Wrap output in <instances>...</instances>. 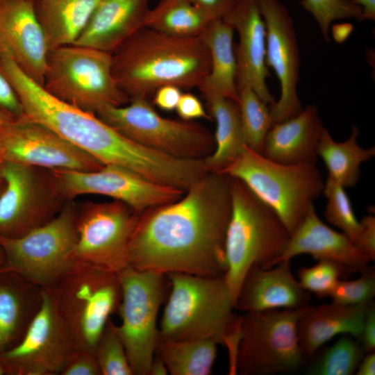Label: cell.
I'll list each match as a JSON object with an SVG mask.
<instances>
[{
  "instance_id": "obj_1",
  "label": "cell",
  "mask_w": 375,
  "mask_h": 375,
  "mask_svg": "<svg viewBox=\"0 0 375 375\" xmlns=\"http://www.w3.org/2000/svg\"><path fill=\"white\" fill-rule=\"evenodd\" d=\"M231 212L229 176L206 172L178 199L140 214L128 245L129 265L164 274L224 276Z\"/></svg>"
},
{
  "instance_id": "obj_2",
  "label": "cell",
  "mask_w": 375,
  "mask_h": 375,
  "mask_svg": "<svg viewBox=\"0 0 375 375\" xmlns=\"http://www.w3.org/2000/svg\"><path fill=\"white\" fill-rule=\"evenodd\" d=\"M210 71L201 35L177 36L143 27L112 53V72L129 98H146L159 88H198Z\"/></svg>"
},
{
  "instance_id": "obj_3",
  "label": "cell",
  "mask_w": 375,
  "mask_h": 375,
  "mask_svg": "<svg viewBox=\"0 0 375 375\" xmlns=\"http://www.w3.org/2000/svg\"><path fill=\"white\" fill-rule=\"evenodd\" d=\"M0 67L14 87L25 115L51 128L103 165L141 172L150 151L127 138L96 115L61 101L30 78L8 56L0 54Z\"/></svg>"
},
{
  "instance_id": "obj_4",
  "label": "cell",
  "mask_w": 375,
  "mask_h": 375,
  "mask_svg": "<svg viewBox=\"0 0 375 375\" xmlns=\"http://www.w3.org/2000/svg\"><path fill=\"white\" fill-rule=\"evenodd\" d=\"M169 292L159 335L168 340H212L226 344L237 333L240 317L224 276L166 274Z\"/></svg>"
},
{
  "instance_id": "obj_5",
  "label": "cell",
  "mask_w": 375,
  "mask_h": 375,
  "mask_svg": "<svg viewBox=\"0 0 375 375\" xmlns=\"http://www.w3.org/2000/svg\"><path fill=\"white\" fill-rule=\"evenodd\" d=\"M229 189L231 212L225 237L224 278L235 305L248 270L253 265L274 266L291 235L276 212L241 180L229 176Z\"/></svg>"
},
{
  "instance_id": "obj_6",
  "label": "cell",
  "mask_w": 375,
  "mask_h": 375,
  "mask_svg": "<svg viewBox=\"0 0 375 375\" xmlns=\"http://www.w3.org/2000/svg\"><path fill=\"white\" fill-rule=\"evenodd\" d=\"M219 174L244 183L276 212L290 235L322 194L325 183L316 165L281 164L246 145L235 160Z\"/></svg>"
},
{
  "instance_id": "obj_7",
  "label": "cell",
  "mask_w": 375,
  "mask_h": 375,
  "mask_svg": "<svg viewBox=\"0 0 375 375\" xmlns=\"http://www.w3.org/2000/svg\"><path fill=\"white\" fill-rule=\"evenodd\" d=\"M55 304L77 348L94 352L122 297L119 273L75 260L50 287Z\"/></svg>"
},
{
  "instance_id": "obj_8",
  "label": "cell",
  "mask_w": 375,
  "mask_h": 375,
  "mask_svg": "<svg viewBox=\"0 0 375 375\" xmlns=\"http://www.w3.org/2000/svg\"><path fill=\"white\" fill-rule=\"evenodd\" d=\"M43 88L51 96L97 115L128 103L112 72V53L70 44L49 51Z\"/></svg>"
},
{
  "instance_id": "obj_9",
  "label": "cell",
  "mask_w": 375,
  "mask_h": 375,
  "mask_svg": "<svg viewBox=\"0 0 375 375\" xmlns=\"http://www.w3.org/2000/svg\"><path fill=\"white\" fill-rule=\"evenodd\" d=\"M77 205L67 201L49 222L17 238L0 235V271L17 273L42 288L51 286L75 262Z\"/></svg>"
},
{
  "instance_id": "obj_10",
  "label": "cell",
  "mask_w": 375,
  "mask_h": 375,
  "mask_svg": "<svg viewBox=\"0 0 375 375\" xmlns=\"http://www.w3.org/2000/svg\"><path fill=\"white\" fill-rule=\"evenodd\" d=\"M96 115L127 138L174 158L204 159L215 148L214 135L208 128L192 121L164 117L146 98L107 107Z\"/></svg>"
},
{
  "instance_id": "obj_11",
  "label": "cell",
  "mask_w": 375,
  "mask_h": 375,
  "mask_svg": "<svg viewBox=\"0 0 375 375\" xmlns=\"http://www.w3.org/2000/svg\"><path fill=\"white\" fill-rule=\"evenodd\" d=\"M299 309L244 312L232 367L240 375L290 374L306 359L298 339Z\"/></svg>"
},
{
  "instance_id": "obj_12",
  "label": "cell",
  "mask_w": 375,
  "mask_h": 375,
  "mask_svg": "<svg viewBox=\"0 0 375 375\" xmlns=\"http://www.w3.org/2000/svg\"><path fill=\"white\" fill-rule=\"evenodd\" d=\"M122 297L117 333L133 375H149L159 331L160 306L169 292L166 274L136 269L130 265L119 272Z\"/></svg>"
},
{
  "instance_id": "obj_13",
  "label": "cell",
  "mask_w": 375,
  "mask_h": 375,
  "mask_svg": "<svg viewBox=\"0 0 375 375\" xmlns=\"http://www.w3.org/2000/svg\"><path fill=\"white\" fill-rule=\"evenodd\" d=\"M0 235L17 238L49 222L65 201L49 170L3 161Z\"/></svg>"
},
{
  "instance_id": "obj_14",
  "label": "cell",
  "mask_w": 375,
  "mask_h": 375,
  "mask_svg": "<svg viewBox=\"0 0 375 375\" xmlns=\"http://www.w3.org/2000/svg\"><path fill=\"white\" fill-rule=\"evenodd\" d=\"M140 214L117 200L77 206L75 260L117 273L128 266V245Z\"/></svg>"
},
{
  "instance_id": "obj_15",
  "label": "cell",
  "mask_w": 375,
  "mask_h": 375,
  "mask_svg": "<svg viewBox=\"0 0 375 375\" xmlns=\"http://www.w3.org/2000/svg\"><path fill=\"white\" fill-rule=\"evenodd\" d=\"M50 172L58 192L65 201L84 194L103 195L122 201L139 213L174 201L185 193L116 165H103L92 171Z\"/></svg>"
},
{
  "instance_id": "obj_16",
  "label": "cell",
  "mask_w": 375,
  "mask_h": 375,
  "mask_svg": "<svg viewBox=\"0 0 375 375\" xmlns=\"http://www.w3.org/2000/svg\"><path fill=\"white\" fill-rule=\"evenodd\" d=\"M42 289L40 308L24 337L0 355L6 375L59 374L77 348L49 291Z\"/></svg>"
},
{
  "instance_id": "obj_17",
  "label": "cell",
  "mask_w": 375,
  "mask_h": 375,
  "mask_svg": "<svg viewBox=\"0 0 375 375\" xmlns=\"http://www.w3.org/2000/svg\"><path fill=\"white\" fill-rule=\"evenodd\" d=\"M3 161L49 171H92L103 165L51 128L26 115L0 128Z\"/></svg>"
},
{
  "instance_id": "obj_18",
  "label": "cell",
  "mask_w": 375,
  "mask_h": 375,
  "mask_svg": "<svg viewBox=\"0 0 375 375\" xmlns=\"http://www.w3.org/2000/svg\"><path fill=\"white\" fill-rule=\"evenodd\" d=\"M266 30L265 62L280 83L281 95L268 106L273 124L297 115L303 107L297 93L301 65L292 18L279 0H257Z\"/></svg>"
},
{
  "instance_id": "obj_19",
  "label": "cell",
  "mask_w": 375,
  "mask_h": 375,
  "mask_svg": "<svg viewBox=\"0 0 375 375\" xmlns=\"http://www.w3.org/2000/svg\"><path fill=\"white\" fill-rule=\"evenodd\" d=\"M48 53L34 0H0V54L43 86Z\"/></svg>"
},
{
  "instance_id": "obj_20",
  "label": "cell",
  "mask_w": 375,
  "mask_h": 375,
  "mask_svg": "<svg viewBox=\"0 0 375 375\" xmlns=\"http://www.w3.org/2000/svg\"><path fill=\"white\" fill-rule=\"evenodd\" d=\"M237 31L239 42L234 46L236 86L249 85L268 106L275 103L267 79L270 76L265 62L266 30L257 0H238L223 18Z\"/></svg>"
},
{
  "instance_id": "obj_21",
  "label": "cell",
  "mask_w": 375,
  "mask_h": 375,
  "mask_svg": "<svg viewBox=\"0 0 375 375\" xmlns=\"http://www.w3.org/2000/svg\"><path fill=\"white\" fill-rule=\"evenodd\" d=\"M310 299L294 276L290 260H283L267 268L253 265L242 281L235 309L244 312L299 309Z\"/></svg>"
},
{
  "instance_id": "obj_22",
  "label": "cell",
  "mask_w": 375,
  "mask_h": 375,
  "mask_svg": "<svg viewBox=\"0 0 375 375\" xmlns=\"http://www.w3.org/2000/svg\"><path fill=\"white\" fill-rule=\"evenodd\" d=\"M301 254H310L318 260L335 262L347 273H360L369 262L345 234L332 229L319 219L314 206L291 235L284 252L275 265Z\"/></svg>"
},
{
  "instance_id": "obj_23",
  "label": "cell",
  "mask_w": 375,
  "mask_h": 375,
  "mask_svg": "<svg viewBox=\"0 0 375 375\" xmlns=\"http://www.w3.org/2000/svg\"><path fill=\"white\" fill-rule=\"evenodd\" d=\"M150 0H99L73 44L112 53L144 27Z\"/></svg>"
},
{
  "instance_id": "obj_24",
  "label": "cell",
  "mask_w": 375,
  "mask_h": 375,
  "mask_svg": "<svg viewBox=\"0 0 375 375\" xmlns=\"http://www.w3.org/2000/svg\"><path fill=\"white\" fill-rule=\"evenodd\" d=\"M324 129L317 106L308 105L297 115L272 124L261 154L285 165H316L317 144Z\"/></svg>"
},
{
  "instance_id": "obj_25",
  "label": "cell",
  "mask_w": 375,
  "mask_h": 375,
  "mask_svg": "<svg viewBox=\"0 0 375 375\" xmlns=\"http://www.w3.org/2000/svg\"><path fill=\"white\" fill-rule=\"evenodd\" d=\"M368 305L345 306L332 302L303 307L297 330L305 358H311L337 335H349L358 339Z\"/></svg>"
},
{
  "instance_id": "obj_26",
  "label": "cell",
  "mask_w": 375,
  "mask_h": 375,
  "mask_svg": "<svg viewBox=\"0 0 375 375\" xmlns=\"http://www.w3.org/2000/svg\"><path fill=\"white\" fill-rule=\"evenodd\" d=\"M43 289L21 275L0 271V355L17 345L39 310Z\"/></svg>"
},
{
  "instance_id": "obj_27",
  "label": "cell",
  "mask_w": 375,
  "mask_h": 375,
  "mask_svg": "<svg viewBox=\"0 0 375 375\" xmlns=\"http://www.w3.org/2000/svg\"><path fill=\"white\" fill-rule=\"evenodd\" d=\"M234 29L222 18L212 19L201 36L210 55V71L202 85V94L210 93L238 102Z\"/></svg>"
},
{
  "instance_id": "obj_28",
  "label": "cell",
  "mask_w": 375,
  "mask_h": 375,
  "mask_svg": "<svg viewBox=\"0 0 375 375\" xmlns=\"http://www.w3.org/2000/svg\"><path fill=\"white\" fill-rule=\"evenodd\" d=\"M99 0H34V9L49 51L73 44Z\"/></svg>"
},
{
  "instance_id": "obj_29",
  "label": "cell",
  "mask_w": 375,
  "mask_h": 375,
  "mask_svg": "<svg viewBox=\"0 0 375 375\" xmlns=\"http://www.w3.org/2000/svg\"><path fill=\"white\" fill-rule=\"evenodd\" d=\"M208 115L216 123L215 148L203 159L208 172L220 173L238 156L245 146L238 102L217 94H202Z\"/></svg>"
},
{
  "instance_id": "obj_30",
  "label": "cell",
  "mask_w": 375,
  "mask_h": 375,
  "mask_svg": "<svg viewBox=\"0 0 375 375\" xmlns=\"http://www.w3.org/2000/svg\"><path fill=\"white\" fill-rule=\"evenodd\" d=\"M359 129L353 126L349 138L335 141L324 128L317 144V152L324 161L328 178L342 187L352 188L358 182L360 165L375 155L374 147L365 149L358 142Z\"/></svg>"
},
{
  "instance_id": "obj_31",
  "label": "cell",
  "mask_w": 375,
  "mask_h": 375,
  "mask_svg": "<svg viewBox=\"0 0 375 375\" xmlns=\"http://www.w3.org/2000/svg\"><path fill=\"white\" fill-rule=\"evenodd\" d=\"M218 343L212 340H168L158 336L155 355L171 375H209Z\"/></svg>"
},
{
  "instance_id": "obj_32",
  "label": "cell",
  "mask_w": 375,
  "mask_h": 375,
  "mask_svg": "<svg viewBox=\"0 0 375 375\" xmlns=\"http://www.w3.org/2000/svg\"><path fill=\"white\" fill-rule=\"evenodd\" d=\"M212 19L190 0H160L149 9L144 27L173 35L197 36Z\"/></svg>"
},
{
  "instance_id": "obj_33",
  "label": "cell",
  "mask_w": 375,
  "mask_h": 375,
  "mask_svg": "<svg viewBox=\"0 0 375 375\" xmlns=\"http://www.w3.org/2000/svg\"><path fill=\"white\" fill-rule=\"evenodd\" d=\"M238 104L245 145L262 153L273 122L269 106L247 84L237 88Z\"/></svg>"
},
{
  "instance_id": "obj_34",
  "label": "cell",
  "mask_w": 375,
  "mask_h": 375,
  "mask_svg": "<svg viewBox=\"0 0 375 375\" xmlns=\"http://www.w3.org/2000/svg\"><path fill=\"white\" fill-rule=\"evenodd\" d=\"M365 351L358 340L342 335L331 346L322 351L308 368L310 375H351L364 356Z\"/></svg>"
},
{
  "instance_id": "obj_35",
  "label": "cell",
  "mask_w": 375,
  "mask_h": 375,
  "mask_svg": "<svg viewBox=\"0 0 375 375\" xmlns=\"http://www.w3.org/2000/svg\"><path fill=\"white\" fill-rule=\"evenodd\" d=\"M101 375H133L124 344L111 319L94 349Z\"/></svg>"
},
{
  "instance_id": "obj_36",
  "label": "cell",
  "mask_w": 375,
  "mask_h": 375,
  "mask_svg": "<svg viewBox=\"0 0 375 375\" xmlns=\"http://www.w3.org/2000/svg\"><path fill=\"white\" fill-rule=\"evenodd\" d=\"M326 199L324 217L331 225L339 228L352 242L361 228L344 188L327 178L323 190Z\"/></svg>"
},
{
  "instance_id": "obj_37",
  "label": "cell",
  "mask_w": 375,
  "mask_h": 375,
  "mask_svg": "<svg viewBox=\"0 0 375 375\" xmlns=\"http://www.w3.org/2000/svg\"><path fill=\"white\" fill-rule=\"evenodd\" d=\"M345 273V269L340 264L319 260L313 266L301 267L297 272V280L305 291L313 293L319 298H324L331 296Z\"/></svg>"
},
{
  "instance_id": "obj_38",
  "label": "cell",
  "mask_w": 375,
  "mask_h": 375,
  "mask_svg": "<svg viewBox=\"0 0 375 375\" xmlns=\"http://www.w3.org/2000/svg\"><path fill=\"white\" fill-rule=\"evenodd\" d=\"M301 4L312 15L327 42L330 41L329 30L335 20L354 18L363 21L361 8L349 0H301Z\"/></svg>"
},
{
  "instance_id": "obj_39",
  "label": "cell",
  "mask_w": 375,
  "mask_h": 375,
  "mask_svg": "<svg viewBox=\"0 0 375 375\" xmlns=\"http://www.w3.org/2000/svg\"><path fill=\"white\" fill-rule=\"evenodd\" d=\"M353 280L340 279L330 297L332 302L345 306H367L375 296V271L367 267Z\"/></svg>"
},
{
  "instance_id": "obj_40",
  "label": "cell",
  "mask_w": 375,
  "mask_h": 375,
  "mask_svg": "<svg viewBox=\"0 0 375 375\" xmlns=\"http://www.w3.org/2000/svg\"><path fill=\"white\" fill-rule=\"evenodd\" d=\"M60 375H101L93 351L76 348L69 355Z\"/></svg>"
},
{
  "instance_id": "obj_41",
  "label": "cell",
  "mask_w": 375,
  "mask_h": 375,
  "mask_svg": "<svg viewBox=\"0 0 375 375\" xmlns=\"http://www.w3.org/2000/svg\"><path fill=\"white\" fill-rule=\"evenodd\" d=\"M0 115L10 120L17 119L26 115L14 87L1 67Z\"/></svg>"
},
{
  "instance_id": "obj_42",
  "label": "cell",
  "mask_w": 375,
  "mask_h": 375,
  "mask_svg": "<svg viewBox=\"0 0 375 375\" xmlns=\"http://www.w3.org/2000/svg\"><path fill=\"white\" fill-rule=\"evenodd\" d=\"M360 222L361 228L353 243L369 261H374L375 217L372 215L365 216Z\"/></svg>"
},
{
  "instance_id": "obj_43",
  "label": "cell",
  "mask_w": 375,
  "mask_h": 375,
  "mask_svg": "<svg viewBox=\"0 0 375 375\" xmlns=\"http://www.w3.org/2000/svg\"><path fill=\"white\" fill-rule=\"evenodd\" d=\"M176 111L181 119L192 121L200 118H209L201 101L194 94L182 92Z\"/></svg>"
},
{
  "instance_id": "obj_44",
  "label": "cell",
  "mask_w": 375,
  "mask_h": 375,
  "mask_svg": "<svg viewBox=\"0 0 375 375\" xmlns=\"http://www.w3.org/2000/svg\"><path fill=\"white\" fill-rule=\"evenodd\" d=\"M365 353L374 352L375 350V305L370 303L365 315L362 328L357 339Z\"/></svg>"
},
{
  "instance_id": "obj_45",
  "label": "cell",
  "mask_w": 375,
  "mask_h": 375,
  "mask_svg": "<svg viewBox=\"0 0 375 375\" xmlns=\"http://www.w3.org/2000/svg\"><path fill=\"white\" fill-rule=\"evenodd\" d=\"M181 89L174 85L159 88L153 94V103L161 110L172 111L176 109L181 96Z\"/></svg>"
},
{
  "instance_id": "obj_46",
  "label": "cell",
  "mask_w": 375,
  "mask_h": 375,
  "mask_svg": "<svg viewBox=\"0 0 375 375\" xmlns=\"http://www.w3.org/2000/svg\"><path fill=\"white\" fill-rule=\"evenodd\" d=\"M211 19L224 18L232 10L238 0H190Z\"/></svg>"
},
{
  "instance_id": "obj_47",
  "label": "cell",
  "mask_w": 375,
  "mask_h": 375,
  "mask_svg": "<svg viewBox=\"0 0 375 375\" xmlns=\"http://www.w3.org/2000/svg\"><path fill=\"white\" fill-rule=\"evenodd\" d=\"M357 375H374L375 374V353L374 352L367 353L364 356L356 371Z\"/></svg>"
},
{
  "instance_id": "obj_48",
  "label": "cell",
  "mask_w": 375,
  "mask_h": 375,
  "mask_svg": "<svg viewBox=\"0 0 375 375\" xmlns=\"http://www.w3.org/2000/svg\"><path fill=\"white\" fill-rule=\"evenodd\" d=\"M362 9L363 20L375 19V0H349Z\"/></svg>"
},
{
  "instance_id": "obj_49",
  "label": "cell",
  "mask_w": 375,
  "mask_h": 375,
  "mask_svg": "<svg viewBox=\"0 0 375 375\" xmlns=\"http://www.w3.org/2000/svg\"><path fill=\"white\" fill-rule=\"evenodd\" d=\"M168 374L167 369L164 362L156 355L152 360L149 375H167Z\"/></svg>"
},
{
  "instance_id": "obj_50",
  "label": "cell",
  "mask_w": 375,
  "mask_h": 375,
  "mask_svg": "<svg viewBox=\"0 0 375 375\" xmlns=\"http://www.w3.org/2000/svg\"><path fill=\"white\" fill-rule=\"evenodd\" d=\"M3 165V160L0 156V192L3 186V178H2V168Z\"/></svg>"
},
{
  "instance_id": "obj_51",
  "label": "cell",
  "mask_w": 375,
  "mask_h": 375,
  "mask_svg": "<svg viewBox=\"0 0 375 375\" xmlns=\"http://www.w3.org/2000/svg\"><path fill=\"white\" fill-rule=\"evenodd\" d=\"M9 121L11 120L0 115V128Z\"/></svg>"
},
{
  "instance_id": "obj_52",
  "label": "cell",
  "mask_w": 375,
  "mask_h": 375,
  "mask_svg": "<svg viewBox=\"0 0 375 375\" xmlns=\"http://www.w3.org/2000/svg\"><path fill=\"white\" fill-rule=\"evenodd\" d=\"M3 260H4L3 253V251H2V249H1V248L0 247V267L3 265Z\"/></svg>"
},
{
  "instance_id": "obj_53",
  "label": "cell",
  "mask_w": 375,
  "mask_h": 375,
  "mask_svg": "<svg viewBox=\"0 0 375 375\" xmlns=\"http://www.w3.org/2000/svg\"><path fill=\"white\" fill-rule=\"evenodd\" d=\"M0 375H6L5 368L0 361Z\"/></svg>"
},
{
  "instance_id": "obj_54",
  "label": "cell",
  "mask_w": 375,
  "mask_h": 375,
  "mask_svg": "<svg viewBox=\"0 0 375 375\" xmlns=\"http://www.w3.org/2000/svg\"><path fill=\"white\" fill-rule=\"evenodd\" d=\"M239 334H240V333H239ZM238 336H237V337H238ZM237 337H236V338H237ZM235 338H234V339H235ZM234 339H233V340H234ZM233 340H232V341H233ZM232 341H231V342H232ZM229 344H230V343H229Z\"/></svg>"
},
{
  "instance_id": "obj_55",
  "label": "cell",
  "mask_w": 375,
  "mask_h": 375,
  "mask_svg": "<svg viewBox=\"0 0 375 375\" xmlns=\"http://www.w3.org/2000/svg\"><path fill=\"white\" fill-rule=\"evenodd\" d=\"M0 153H1V149H0Z\"/></svg>"
}]
</instances>
